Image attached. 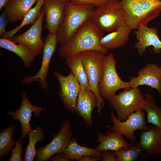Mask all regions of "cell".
Returning a JSON list of instances; mask_svg holds the SVG:
<instances>
[{
    "mask_svg": "<svg viewBox=\"0 0 161 161\" xmlns=\"http://www.w3.org/2000/svg\"><path fill=\"white\" fill-rule=\"evenodd\" d=\"M104 32L100 30L92 19L86 21L66 45L60 46L58 50L61 57L66 59L82 52L95 50L107 54L100 40Z\"/></svg>",
    "mask_w": 161,
    "mask_h": 161,
    "instance_id": "cell-1",
    "label": "cell"
},
{
    "mask_svg": "<svg viewBox=\"0 0 161 161\" xmlns=\"http://www.w3.org/2000/svg\"><path fill=\"white\" fill-rule=\"evenodd\" d=\"M95 10L92 5H76L66 2L64 18L56 33L60 46L67 44L86 21L92 19Z\"/></svg>",
    "mask_w": 161,
    "mask_h": 161,
    "instance_id": "cell-2",
    "label": "cell"
},
{
    "mask_svg": "<svg viewBox=\"0 0 161 161\" xmlns=\"http://www.w3.org/2000/svg\"><path fill=\"white\" fill-rule=\"evenodd\" d=\"M83 64L88 80L87 87L95 95L97 101V112L101 116V111L106 105L98 90V84L103 72V59L106 54L95 50H89L80 52Z\"/></svg>",
    "mask_w": 161,
    "mask_h": 161,
    "instance_id": "cell-3",
    "label": "cell"
},
{
    "mask_svg": "<svg viewBox=\"0 0 161 161\" xmlns=\"http://www.w3.org/2000/svg\"><path fill=\"white\" fill-rule=\"evenodd\" d=\"M92 20L103 32H111L126 25L125 15L121 1L109 0L95 10Z\"/></svg>",
    "mask_w": 161,
    "mask_h": 161,
    "instance_id": "cell-4",
    "label": "cell"
},
{
    "mask_svg": "<svg viewBox=\"0 0 161 161\" xmlns=\"http://www.w3.org/2000/svg\"><path fill=\"white\" fill-rule=\"evenodd\" d=\"M102 63L103 72L98 84V90L101 97L109 101L118 90L128 89L131 87L129 82L123 81L118 75L116 69L117 61L113 53L105 55Z\"/></svg>",
    "mask_w": 161,
    "mask_h": 161,
    "instance_id": "cell-5",
    "label": "cell"
},
{
    "mask_svg": "<svg viewBox=\"0 0 161 161\" xmlns=\"http://www.w3.org/2000/svg\"><path fill=\"white\" fill-rule=\"evenodd\" d=\"M144 96L137 88L125 89L109 101L116 112L117 118L125 121L135 111L142 110L145 104Z\"/></svg>",
    "mask_w": 161,
    "mask_h": 161,
    "instance_id": "cell-6",
    "label": "cell"
},
{
    "mask_svg": "<svg viewBox=\"0 0 161 161\" xmlns=\"http://www.w3.org/2000/svg\"><path fill=\"white\" fill-rule=\"evenodd\" d=\"M72 136L70 122L68 120H65L59 131L53 136L50 142L44 146L38 147L35 160L47 161L55 154H63Z\"/></svg>",
    "mask_w": 161,
    "mask_h": 161,
    "instance_id": "cell-7",
    "label": "cell"
},
{
    "mask_svg": "<svg viewBox=\"0 0 161 161\" xmlns=\"http://www.w3.org/2000/svg\"><path fill=\"white\" fill-rule=\"evenodd\" d=\"M58 44L56 34L49 33L44 42L42 59L40 70L34 75L25 77L21 81L22 83L27 85L34 81H38L44 90L47 89L48 85L47 78L49 73L50 64Z\"/></svg>",
    "mask_w": 161,
    "mask_h": 161,
    "instance_id": "cell-8",
    "label": "cell"
},
{
    "mask_svg": "<svg viewBox=\"0 0 161 161\" xmlns=\"http://www.w3.org/2000/svg\"><path fill=\"white\" fill-rule=\"evenodd\" d=\"M145 112L142 110H137L131 114L124 121H121L116 117L112 111L110 114L113 126L109 130L115 131L124 135L132 143L136 140L134 133L137 130H147L149 128L145 119Z\"/></svg>",
    "mask_w": 161,
    "mask_h": 161,
    "instance_id": "cell-9",
    "label": "cell"
},
{
    "mask_svg": "<svg viewBox=\"0 0 161 161\" xmlns=\"http://www.w3.org/2000/svg\"><path fill=\"white\" fill-rule=\"evenodd\" d=\"M54 75L58 80L60 88V98L65 108L71 112H75L77 99L80 90V84L72 72L64 76L56 71Z\"/></svg>",
    "mask_w": 161,
    "mask_h": 161,
    "instance_id": "cell-10",
    "label": "cell"
},
{
    "mask_svg": "<svg viewBox=\"0 0 161 161\" xmlns=\"http://www.w3.org/2000/svg\"><path fill=\"white\" fill-rule=\"evenodd\" d=\"M44 16L43 6L38 17L28 30L22 34L9 38L16 43H21L27 46L33 51L36 56L40 55L43 52L44 44L41 35Z\"/></svg>",
    "mask_w": 161,
    "mask_h": 161,
    "instance_id": "cell-11",
    "label": "cell"
},
{
    "mask_svg": "<svg viewBox=\"0 0 161 161\" xmlns=\"http://www.w3.org/2000/svg\"><path fill=\"white\" fill-rule=\"evenodd\" d=\"M21 97V104L19 109L14 111H7L6 113L13 117V120L19 121L22 127L20 137L24 139L29 132L32 129L30 123L32 113L36 117H39L42 111L45 110L46 108L35 106L32 104L26 92L22 93Z\"/></svg>",
    "mask_w": 161,
    "mask_h": 161,
    "instance_id": "cell-12",
    "label": "cell"
},
{
    "mask_svg": "<svg viewBox=\"0 0 161 161\" xmlns=\"http://www.w3.org/2000/svg\"><path fill=\"white\" fill-rule=\"evenodd\" d=\"M136 77H131L129 81L131 88L146 85L155 89L161 96V66L148 64L140 69Z\"/></svg>",
    "mask_w": 161,
    "mask_h": 161,
    "instance_id": "cell-13",
    "label": "cell"
},
{
    "mask_svg": "<svg viewBox=\"0 0 161 161\" xmlns=\"http://www.w3.org/2000/svg\"><path fill=\"white\" fill-rule=\"evenodd\" d=\"M66 3L64 0H44L43 6L46 24L44 28L49 33L56 34L64 18Z\"/></svg>",
    "mask_w": 161,
    "mask_h": 161,
    "instance_id": "cell-14",
    "label": "cell"
},
{
    "mask_svg": "<svg viewBox=\"0 0 161 161\" xmlns=\"http://www.w3.org/2000/svg\"><path fill=\"white\" fill-rule=\"evenodd\" d=\"M158 30L156 27H149L141 25L134 30L133 32L138 40L134 47L140 55H143L146 48L151 46L153 47L152 50L155 54H159L161 52V41L158 35Z\"/></svg>",
    "mask_w": 161,
    "mask_h": 161,
    "instance_id": "cell-15",
    "label": "cell"
},
{
    "mask_svg": "<svg viewBox=\"0 0 161 161\" xmlns=\"http://www.w3.org/2000/svg\"><path fill=\"white\" fill-rule=\"evenodd\" d=\"M138 142L143 153L148 157L153 154H161V129L153 125L147 130L140 131Z\"/></svg>",
    "mask_w": 161,
    "mask_h": 161,
    "instance_id": "cell-16",
    "label": "cell"
},
{
    "mask_svg": "<svg viewBox=\"0 0 161 161\" xmlns=\"http://www.w3.org/2000/svg\"><path fill=\"white\" fill-rule=\"evenodd\" d=\"M106 132V135L100 131L97 134V141L100 144L95 148L100 152L107 150L116 151L122 148L128 149L134 145V144L128 143L120 133L115 131L111 132L108 129Z\"/></svg>",
    "mask_w": 161,
    "mask_h": 161,
    "instance_id": "cell-17",
    "label": "cell"
},
{
    "mask_svg": "<svg viewBox=\"0 0 161 161\" xmlns=\"http://www.w3.org/2000/svg\"><path fill=\"white\" fill-rule=\"evenodd\" d=\"M97 106L95 95L91 90L86 88L80 92L75 112L82 118L87 125L91 126L93 124L92 112Z\"/></svg>",
    "mask_w": 161,
    "mask_h": 161,
    "instance_id": "cell-18",
    "label": "cell"
},
{
    "mask_svg": "<svg viewBox=\"0 0 161 161\" xmlns=\"http://www.w3.org/2000/svg\"><path fill=\"white\" fill-rule=\"evenodd\" d=\"M131 31L126 25H123L117 30L103 36L100 44L108 50L123 47L128 42Z\"/></svg>",
    "mask_w": 161,
    "mask_h": 161,
    "instance_id": "cell-19",
    "label": "cell"
},
{
    "mask_svg": "<svg viewBox=\"0 0 161 161\" xmlns=\"http://www.w3.org/2000/svg\"><path fill=\"white\" fill-rule=\"evenodd\" d=\"M38 0H10L4 11L9 21H21Z\"/></svg>",
    "mask_w": 161,
    "mask_h": 161,
    "instance_id": "cell-20",
    "label": "cell"
},
{
    "mask_svg": "<svg viewBox=\"0 0 161 161\" xmlns=\"http://www.w3.org/2000/svg\"><path fill=\"white\" fill-rule=\"evenodd\" d=\"M63 154L71 161L76 160L79 161L83 156L86 155L101 158L102 152L99 151L95 148H92L79 145L77 142V138L74 137L71 138Z\"/></svg>",
    "mask_w": 161,
    "mask_h": 161,
    "instance_id": "cell-21",
    "label": "cell"
},
{
    "mask_svg": "<svg viewBox=\"0 0 161 161\" xmlns=\"http://www.w3.org/2000/svg\"><path fill=\"white\" fill-rule=\"evenodd\" d=\"M0 47L18 55L22 59L24 66L27 68L31 67V62L36 56L28 47L22 44L16 43L9 38H0Z\"/></svg>",
    "mask_w": 161,
    "mask_h": 161,
    "instance_id": "cell-22",
    "label": "cell"
},
{
    "mask_svg": "<svg viewBox=\"0 0 161 161\" xmlns=\"http://www.w3.org/2000/svg\"><path fill=\"white\" fill-rule=\"evenodd\" d=\"M66 62L80 86V91L87 88L88 80L83 64L81 55L79 53L66 59Z\"/></svg>",
    "mask_w": 161,
    "mask_h": 161,
    "instance_id": "cell-23",
    "label": "cell"
},
{
    "mask_svg": "<svg viewBox=\"0 0 161 161\" xmlns=\"http://www.w3.org/2000/svg\"><path fill=\"white\" fill-rule=\"evenodd\" d=\"M152 89L149 90L145 95V104L143 110L147 113V120L148 123H152L161 129V107L156 103V98L149 92Z\"/></svg>",
    "mask_w": 161,
    "mask_h": 161,
    "instance_id": "cell-24",
    "label": "cell"
},
{
    "mask_svg": "<svg viewBox=\"0 0 161 161\" xmlns=\"http://www.w3.org/2000/svg\"><path fill=\"white\" fill-rule=\"evenodd\" d=\"M44 0H38L35 5L29 11L21 24L12 30L6 32L2 36L3 38H10L24 27L29 24H33L40 14L41 9L44 4Z\"/></svg>",
    "mask_w": 161,
    "mask_h": 161,
    "instance_id": "cell-25",
    "label": "cell"
},
{
    "mask_svg": "<svg viewBox=\"0 0 161 161\" xmlns=\"http://www.w3.org/2000/svg\"><path fill=\"white\" fill-rule=\"evenodd\" d=\"M146 25L161 12V0H137Z\"/></svg>",
    "mask_w": 161,
    "mask_h": 161,
    "instance_id": "cell-26",
    "label": "cell"
},
{
    "mask_svg": "<svg viewBox=\"0 0 161 161\" xmlns=\"http://www.w3.org/2000/svg\"><path fill=\"white\" fill-rule=\"evenodd\" d=\"M29 141L26 148L24 161H33L36 155L35 145L39 141H42L44 139L45 134L42 127L38 126L35 130L32 129L28 134Z\"/></svg>",
    "mask_w": 161,
    "mask_h": 161,
    "instance_id": "cell-27",
    "label": "cell"
},
{
    "mask_svg": "<svg viewBox=\"0 0 161 161\" xmlns=\"http://www.w3.org/2000/svg\"><path fill=\"white\" fill-rule=\"evenodd\" d=\"M16 130L13 125L8 126L0 132V158L8 156L9 152L12 150L15 145L14 134Z\"/></svg>",
    "mask_w": 161,
    "mask_h": 161,
    "instance_id": "cell-28",
    "label": "cell"
},
{
    "mask_svg": "<svg viewBox=\"0 0 161 161\" xmlns=\"http://www.w3.org/2000/svg\"><path fill=\"white\" fill-rule=\"evenodd\" d=\"M117 161H134L137 160L143 153L137 143L134 144L131 148H122L115 151Z\"/></svg>",
    "mask_w": 161,
    "mask_h": 161,
    "instance_id": "cell-29",
    "label": "cell"
},
{
    "mask_svg": "<svg viewBox=\"0 0 161 161\" xmlns=\"http://www.w3.org/2000/svg\"><path fill=\"white\" fill-rule=\"evenodd\" d=\"M22 139L18 138L15 141V147L12 150L10 158L8 159V161H22V158L24 142Z\"/></svg>",
    "mask_w": 161,
    "mask_h": 161,
    "instance_id": "cell-30",
    "label": "cell"
},
{
    "mask_svg": "<svg viewBox=\"0 0 161 161\" xmlns=\"http://www.w3.org/2000/svg\"><path fill=\"white\" fill-rule=\"evenodd\" d=\"M109 0H72V3L76 5H87L98 7L106 4Z\"/></svg>",
    "mask_w": 161,
    "mask_h": 161,
    "instance_id": "cell-31",
    "label": "cell"
},
{
    "mask_svg": "<svg viewBox=\"0 0 161 161\" xmlns=\"http://www.w3.org/2000/svg\"><path fill=\"white\" fill-rule=\"evenodd\" d=\"M9 21L4 10L0 16V36H3L6 32L5 28Z\"/></svg>",
    "mask_w": 161,
    "mask_h": 161,
    "instance_id": "cell-32",
    "label": "cell"
},
{
    "mask_svg": "<svg viewBox=\"0 0 161 161\" xmlns=\"http://www.w3.org/2000/svg\"><path fill=\"white\" fill-rule=\"evenodd\" d=\"M101 158L102 161H117L115 152L111 150H107L102 152Z\"/></svg>",
    "mask_w": 161,
    "mask_h": 161,
    "instance_id": "cell-33",
    "label": "cell"
},
{
    "mask_svg": "<svg viewBox=\"0 0 161 161\" xmlns=\"http://www.w3.org/2000/svg\"><path fill=\"white\" fill-rule=\"evenodd\" d=\"M49 160L53 161H71L66 158L63 154H57L50 157Z\"/></svg>",
    "mask_w": 161,
    "mask_h": 161,
    "instance_id": "cell-34",
    "label": "cell"
},
{
    "mask_svg": "<svg viewBox=\"0 0 161 161\" xmlns=\"http://www.w3.org/2000/svg\"><path fill=\"white\" fill-rule=\"evenodd\" d=\"M101 158L94 157L89 155L84 156L79 161H97L100 160Z\"/></svg>",
    "mask_w": 161,
    "mask_h": 161,
    "instance_id": "cell-35",
    "label": "cell"
},
{
    "mask_svg": "<svg viewBox=\"0 0 161 161\" xmlns=\"http://www.w3.org/2000/svg\"><path fill=\"white\" fill-rule=\"evenodd\" d=\"M10 0H0V10L5 7Z\"/></svg>",
    "mask_w": 161,
    "mask_h": 161,
    "instance_id": "cell-36",
    "label": "cell"
},
{
    "mask_svg": "<svg viewBox=\"0 0 161 161\" xmlns=\"http://www.w3.org/2000/svg\"><path fill=\"white\" fill-rule=\"evenodd\" d=\"M64 0L66 2H67V1H71L72 0Z\"/></svg>",
    "mask_w": 161,
    "mask_h": 161,
    "instance_id": "cell-37",
    "label": "cell"
}]
</instances>
